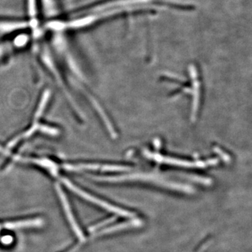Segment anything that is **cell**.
Listing matches in <instances>:
<instances>
[{"label": "cell", "mask_w": 252, "mask_h": 252, "mask_svg": "<svg viewBox=\"0 0 252 252\" xmlns=\"http://www.w3.org/2000/svg\"><path fill=\"white\" fill-rule=\"evenodd\" d=\"M62 180L63 183L67 186L68 188L70 189L72 191L77 193V195H80L81 197L86 199L88 201L95 204V205H98V206L102 207V208L105 209L106 210H108L109 212H114V213L117 214V215H119V216L129 217V218L135 216V215H134L132 212L127 211V210H123V209L119 208V207L117 206H114V205H111V204L107 203V202L104 201V200L95 198V197L93 196V195H90V194L83 191L81 189L73 185L69 181L66 180V179H63Z\"/></svg>", "instance_id": "1"}, {"label": "cell", "mask_w": 252, "mask_h": 252, "mask_svg": "<svg viewBox=\"0 0 252 252\" xmlns=\"http://www.w3.org/2000/svg\"><path fill=\"white\" fill-rule=\"evenodd\" d=\"M57 190L61 202H62L63 207H64V212H65L66 215H67L68 220H69L71 226H72L73 230H74V233L77 235L78 238H79L81 242H84V240H85V237H84V234H83L80 228L78 226L77 221H76L75 219H74V216H73L70 207H69V203H68L67 199L65 198V195L63 193V192L61 190L59 187H57Z\"/></svg>", "instance_id": "2"}, {"label": "cell", "mask_w": 252, "mask_h": 252, "mask_svg": "<svg viewBox=\"0 0 252 252\" xmlns=\"http://www.w3.org/2000/svg\"><path fill=\"white\" fill-rule=\"evenodd\" d=\"M142 223L140 220H132L129 221L124 222V223H120L117 225H114L112 227H109L107 229L102 230V231H99L96 234L97 236L99 235H103L108 234V233H114V232L117 231V230L125 229V228H132V227L139 226Z\"/></svg>", "instance_id": "3"}, {"label": "cell", "mask_w": 252, "mask_h": 252, "mask_svg": "<svg viewBox=\"0 0 252 252\" xmlns=\"http://www.w3.org/2000/svg\"><path fill=\"white\" fill-rule=\"evenodd\" d=\"M1 241L4 244H9L12 242V238H11V237L6 236L3 238Z\"/></svg>", "instance_id": "4"}]
</instances>
